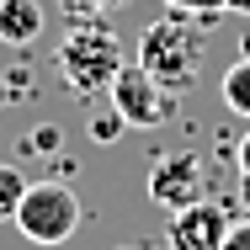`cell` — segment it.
I'll use <instances>...</instances> for the list:
<instances>
[{
  "instance_id": "cell-4",
  "label": "cell",
  "mask_w": 250,
  "mask_h": 250,
  "mask_svg": "<svg viewBox=\"0 0 250 250\" xmlns=\"http://www.w3.org/2000/svg\"><path fill=\"white\" fill-rule=\"evenodd\" d=\"M144 192H149V202H154V208H165V213H181V208L202 202V192H208V165H202V154L197 149L160 154V160L149 165Z\"/></svg>"
},
{
  "instance_id": "cell-3",
  "label": "cell",
  "mask_w": 250,
  "mask_h": 250,
  "mask_svg": "<svg viewBox=\"0 0 250 250\" xmlns=\"http://www.w3.org/2000/svg\"><path fill=\"white\" fill-rule=\"evenodd\" d=\"M80 218H85V208H80V197H75L69 181H32L27 197H21V208H16V229L32 245H48V250L64 245V240H75Z\"/></svg>"
},
{
  "instance_id": "cell-8",
  "label": "cell",
  "mask_w": 250,
  "mask_h": 250,
  "mask_svg": "<svg viewBox=\"0 0 250 250\" xmlns=\"http://www.w3.org/2000/svg\"><path fill=\"white\" fill-rule=\"evenodd\" d=\"M224 106L234 117H250V59H240V64L224 69Z\"/></svg>"
},
{
  "instance_id": "cell-5",
  "label": "cell",
  "mask_w": 250,
  "mask_h": 250,
  "mask_svg": "<svg viewBox=\"0 0 250 250\" xmlns=\"http://www.w3.org/2000/svg\"><path fill=\"white\" fill-rule=\"evenodd\" d=\"M106 101H112V112H117L128 128H165L170 112H176V96H170L165 85H154L139 64H123V75L112 80Z\"/></svg>"
},
{
  "instance_id": "cell-12",
  "label": "cell",
  "mask_w": 250,
  "mask_h": 250,
  "mask_svg": "<svg viewBox=\"0 0 250 250\" xmlns=\"http://www.w3.org/2000/svg\"><path fill=\"white\" fill-rule=\"evenodd\" d=\"M117 128H128V123H123L117 112H112V117H96V123H91V133H96L101 144H112V139H117Z\"/></svg>"
},
{
  "instance_id": "cell-9",
  "label": "cell",
  "mask_w": 250,
  "mask_h": 250,
  "mask_svg": "<svg viewBox=\"0 0 250 250\" xmlns=\"http://www.w3.org/2000/svg\"><path fill=\"white\" fill-rule=\"evenodd\" d=\"M27 176L16 170V165H5L0 160V224H16V208H21V197H27Z\"/></svg>"
},
{
  "instance_id": "cell-17",
  "label": "cell",
  "mask_w": 250,
  "mask_h": 250,
  "mask_svg": "<svg viewBox=\"0 0 250 250\" xmlns=\"http://www.w3.org/2000/svg\"><path fill=\"white\" fill-rule=\"evenodd\" d=\"M123 250H144V245H123Z\"/></svg>"
},
{
  "instance_id": "cell-16",
  "label": "cell",
  "mask_w": 250,
  "mask_h": 250,
  "mask_svg": "<svg viewBox=\"0 0 250 250\" xmlns=\"http://www.w3.org/2000/svg\"><path fill=\"white\" fill-rule=\"evenodd\" d=\"M144 250H170V245H144Z\"/></svg>"
},
{
  "instance_id": "cell-6",
  "label": "cell",
  "mask_w": 250,
  "mask_h": 250,
  "mask_svg": "<svg viewBox=\"0 0 250 250\" xmlns=\"http://www.w3.org/2000/svg\"><path fill=\"white\" fill-rule=\"evenodd\" d=\"M229 208L213 197L192 202V208H181V213H170V224H165V245L170 250H224L229 240Z\"/></svg>"
},
{
  "instance_id": "cell-11",
  "label": "cell",
  "mask_w": 250,
  "mask_h": 250,
  "mask_svg": "<svg viewBox=\"0 0 250 250\" xmlns=\"http://www.w3.org/2000/svg\"><path fill=\"white\" fill-rule=\"evenodd\" d=\"M224 250H250V213L240 218V224H229V240H224Z\"/></svg>"
},
{
  "instance_id": "cell-1",
  "label": "cell",
  "mask_w": 250,
  "mask_h": 250,
  "mask_svg": "<svg viewBox=\"0 0 250 250\" xmlns=\"http://www.w3.org/2000/svg\"><path fill=\"white\" fill-rule=\"evenodd\" d=\"M202 59H208V32H202V21L170 11V16H160V21L144 27L133 64L149 75L154 85H165L170 96H181V91H192V80L202 75Z\"/></svg>"
},
{
  "instance_id": "cell-10",
  "label": "cell",
  "mask_w": 250,
  "mask_h": 250,
  "mask_svg": "<svg viewBox=\"0 0 250 250\" xmlns=\"http://www.w3.org/2000/svg\"><path fill=\"white\" fill-rule=\"evenodd\" d=\"M170 11H181V16H218V11H240L250 16V0H165Z\"/></svg>"
},
{
  "instance_id": "cell-13",
  "label": "cell",
  "mask_w": 250,
  "mask_h": 250,
  "mask_svg": "<svg viewBox=\"0 0 250 250\" xmlns=\"http://www.w3.org/2000/svg\"><path fill=\"white\" fill-rule=\"evenodd\" d=\"M59 5H64V11H75V16H80V11H112V5H117V0H59Z\"/></svg>"
},
{
  "instance_id": "cell-2",
  "label": "cell",
  "mask_w": 250,
  "mask_h": 250,
  "mask_svg": "<svg viewBox=\"0 0 250 250\" xmlns=\"http://www.w3.org/2000/svg\"><path fill=\"white\" fill-rule=\"evenodd\" d=\"M53 59H59V75H64V85H69L75 96H106L112 80L123 75V64H128L117 32H112V27H91V21L69 27Z\"/></svg>"
},
{
  "instance_id": "cell-7",
  "label": "cell",
  "mask_w": 250,
  "mask_h": 250,
  "mask_svg": "<svg viewBox=\"0 0 250 250\" xmlns=\"http://www.w3.org/2000/svg\"><path fill=\"white\" fill-rule=\"evenodd\" d=\"M43 38V5L38 0H0V43L27 48Z\"/></svg>"
},
{
  "instance_id": "cell-15",
  "label": "cell",
  "mask_w": 250,
  "mask_h": 250,
  "mask_svg": "<svg viewBox=\"0 0 250 250\" xmlns=\"http://www.w3.org/2000/svg\"><path fill=\"white\" fill-rule=\"evenodd\" d=\"M240 187H245V213H250V176H240Z\"/></svg>"
},
{
  "instance_id": "cell-14",
  "label": "cell",
  "mask_w": 250,
  "mask_h": 250,
  "mask_svg": "<svg viewBox=\"0 0 250 250\" xmlns=\"http://www.w3.org/2000/svg\"><path fill=\"white\" fill-rule=\"evenodd\" d=\"M240 176H250V133L240 139Z\"/></svg>"
}]
</instances>
